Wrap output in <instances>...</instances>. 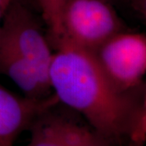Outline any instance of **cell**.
Masks as SVG:
<instances>
[{"instance_id":"cell-9","label":"cell","mask_w":146,"mask_h":146,"mask_svg":"<svg viewBox=\"0 0 146 146\" xmlns=\"http://www.w3.org/2000/svg\"><path fill=\"white\" fill-rule=\"evenodd\" d=\"M130 140L143 144L146 141V89L142 98L138 123Z\"/></svg>"},{"instance_id":"cell-7","label":"cell","mask_w":146,"mask_h":146,"mask_svg":"<svg viewBox=\"0 0 146 146\" xmlns=\"http://www.w3.org/2000/svg\"><path fill=\"white\" fill-rule=\"evenodd\" d=\"M0 74L10 79L31 98H43L50 95V83L33 63L10 45L0 39Z\"/></svg>"},{"instance_id":"cell-14","label":"cell","mask_w":146,"mask_h":146,"mask_svg":"<svg viewBox=\"0 0 146 146\" xmlns=\"http://www.w3.org/2000/svg\"><path fill=\"white\" fill-rule=\"evenodd\" d=\"M13 1H16V2H20V3H22L28 6V0H13Z\"/></svg>"},{"instance_id":"cell-5","label":"cell","mask_w":146,"mask_h":146,"mask_svg":"<svg viewBox=\"0 0 146 146\" xmlns=\"http://www.w3.org/2000/svg\"><path fill=\"white\" fill-rule=\"evenodd\" d=\"M54 106L37 118L42 127L32 133L27 146H119L89 124L55 113Z\"/></svg>"},{"instance_id":"cell-10","label":"cell","mask_w":146,"mask_h":146,"mask_svg":"<svg viewBox=\"0 0 146 146\" xmlns=\"http://www.w3.org/2000/svg\"><path fill=\"white\" fill-rule=\"evenodd\" d=\"M134 7L146 19V0H134Z\"/></svg>"},{"instance_id":"cell-11","label":"cell","mask_w":146,"mask_h":146,"mask_svg":"<svg viewBox=\"0 0 146 146\" xmlns=\"http://www.w3.org/2000/svg\"><path fill=\"white\" fill-rule=\"evenodd\" d=\"M144 145L145 144H143V143H140V142H136V141H131V140H128L122 146H144Z\"/></svg>"},{"instance_id":"cell-12","label":"cell","mask_w":146,"mask_h":146,"mask_svg":"<svg viewBox=\"0 0 146 146\" xmlns=\"http://www.w3.org/2000/svg\"><path fill=\"white\" fill-rule=\"evenodd\" d=\"M13 0H0V8L7 9Z\"/></svg>"},{"instance_id":"cell-8","label":"cell","mask_w":146,"mask_h":146,"mask_svg":"<svg viewBox=\"0 0 146 146\" xmlns=\"http://www.w3.org/2000/svg\"><path fill=\"white\" fill-rule=\"evenodd\" d=\"M41 11L42 19L48 29L47 36L50 44L62 36L61 11L65 0H33Z\"/></svg>"},{"instance_id":"cell-6","label":"cell","mask_w":146,"mask_h":146,"mask_svg":"<svg viewBox=\"0 0 146 146\" xmlns=\"http://www.w3.org/2000/svg\"><path fill=\"white\" fill-rule=\"evenodd\" d=\"M58 103L53 93L31 98L13 94L0 84V146H14L24 131L29 130L42 113Z\"/></svg>"},{"instance_id":"cell-4","label":"cell","mask_w":146,"mask_h":146,"mask_svg":"<svg viewBox=\"0 0 146 146\" xmlns=\"http://www.w3.org/2000/svg\"><path fill=\"white\" fill-rule=\"evenodd\" d=\"M0 39L30 61L50 83L54 51L48 36L28 6L16 1L11 3L1 22Z\"/></svg>"},{"instance_id":"cell-2","label":"cell","mask_w":146,"mask_h":146,"mask_svg":"<svg viewBox=\"0 0 146 146\" xmlns=\"http://www.w3.org/2000/svg\"><path fill=\"white\" fill-rule=\"evenodd\" d=\"M60 21L62 36L91 51L126 29L109 0H65Z\"/></svg>"},{"instance_id":"cell-3","label":"cell","mask_w":146,"mask_h":146,"mask_svg":"<svg viewBox=\"0 0 146 146\" xmlns=\"http://www.w3.org/2000/svg\"><path fill=\"white\" fill-rule=\"evenodd\" d=\"M107 77L115 87L132 93L146 75V35L123 30L93 51Z\"/></svg>"},{"instance_id":"cell-13","label":"cell","mask_w":146,"mask_h":146,"mask_svg":"<svg viewBox=\"0 0 146 146\" xmlns=\"http://www.w3.org/2000/svg\"><path fill=\"white\" fill-rule=\"evenodd\" d=\"M7 9H4V8H0V25H1V22H2V20H3V16L4 15V12L6 11Z\"/></svg>"},{"instance_id":"cell-1","label":"cell","mask_w":146,"mask_h":146,"mask_svg":"<svg viewBox=\"0 0 146 146\" xmlns=\"http://www.w3.org/2000/svg\"><path fill=\"white\" fill-rule=\"evenodd\" d=\"M49 70L52 93L59 103L79 113L100 135L123 145L138 123L142 98L118 89L107 77L93 51L62 36Z\"/></svg>"}]
</instances>
